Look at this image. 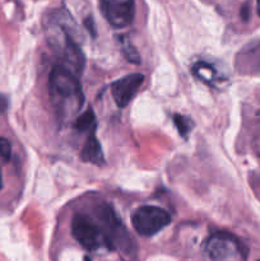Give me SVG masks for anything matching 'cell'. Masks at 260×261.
I'll return each instance as SVG.
<instances>
[{
    "label": "cell",
    "instance_id": "1",
    "mask_svg": "<svg viewBox=\"0 0 260 261\" xmlns=\"http://www.w3.org/2000/svg\"><path fill=\"white\" fill-rule=\"evenodd\" d=\"M69 19L70 17H68L65 13L56 10L47 15L45 27L48 42L55 48L56 53L63 58V66L78 75L83 69L84 56L78 42L76 40H74L73 35H71Z\"/></svg>",
    "mask_w": 260,
    "mask_h": 261
},
{
    "label": "cell",
    "instance_id": "2",
    "mask_svg": "<svg viewBox=\"0 0 260 261\" xmlns=\"http://www.w3.org/2000/svg\"><path fill=\"white\" fill-rule=\"evenodd\" d=\"M48 84L51 98L58 112L70 115L82 109L84 96L76 74L65 66L58 65L51 70Z\"/></svg>",
    "mask_w": 260,
    "mask_h": 261
},
{
    "label": "cell",
    "instance_id": "3",
    "mask_svg": "<svg viewBox=\"0 0 260 261\" xmlns=\"http://www.w3.org/2000/svg\"><path fill=\"white\" fill-rule=\"evenodd\" d=\"M98 227L103 236L105 245L112 250L119 251H132V239L127 236L126 229L119 221L116 214L110 206L101 205L97 209Z\"/></svg>",
    "mask_w": 260,
    "mask_h": 261
},
{
    "label": "cell",
    "instance_id": "4",
    "mask_svg": "<svg viewBox=\"0 0 260 261\" xmlns=\"http://www.w3.org/2000/svg\"><path fill=\"white\" fill-rule=\"evenodd\" d=\"M135 231L144 237L154 236L171 223V217L165 209L145 205L138 209L132 218Z\"/></svg>",
    "mask_w": 260,
    "mask_h": 261
},
{
    "label": "cell",
    "instance_id": "5",
    "mask_svg": "<svg viewBox=\"0 0 260 261\" xmlns=\"http://www.w3.org/2000/svg\"><path fill=\"white\" fill-rule=\"evenodd\" d=\"M206 254L211 261H245L246 252L242 245L228 233H216L206 244Z\"/></svg>",
    "mask_w": 260,
    "mask_h": 261
},
{
    "label": "cell",
    "instance_id": "6",
    "mask_svg": "<svg viewBox=\"0 0 260 261\" xmlns=\"http://www.w3.org/2000/svg\"><path fill=\"white\" fill-rule=\"evenodd\" d=\"M71 234L87 250H97L105 245L98 224L84 214H76L73 218Z\"/></svg>",
    "mask_w": 260,
    "mask_h": 261
},
{
    "label": "cell",
    "instance_id": "7",
    "mask_svg": "<svg viewBox=\"0 0 260 261\" xmlns=\"http://www.w3.org/2000/svg\"><path fill=\"white\" fill-rule=\"evenodd\" d=\"M101 8L112 27L124 28L133 22L134 0H101Z\"/></svg>",
    "mask_w": 260,
    "mask_h": 261
},
{
    "label": "cell",
    "instance_id": "8",
    "mask_svg": "<svg viewBox=\"0 0 260 261\" xmlns=\"http://www.w3.org/2000/svg\"><path fill=\"white\" fill-rule=\"evenodd\" d=\"M144 82V75L139 73L129 74L120 78L111 86V93L115 103L119 107H126L137 96L138 91Z\"/></svg>",
    "mask_w": 260,
    "mask_h": 261
},
{
    "label": "cell",
    "instance_id": "9",
    "mask_svg": "<svg viewBox=\"0 0 260 261\" xmlns=\"http://www.w3.org/2000/svg\"><path fill=\"white\" fill-rule=\"evenodd\" d=\"M81 157L84 162L93 163V165L97 166L103 165L105 158L101 149V144H99L98 139H97L96 135H94L93 133H92L88 137V139H87L86 144H84L83 149H82Z\"/></svg>",
    "mask_w": 260,
    "mask_h": 261
},
{
    "label": "cell",
    "instance_id": "10",
    "mask_svg": "<svg viewBox=\"0 0 260 261\" xmlns=\"http://www.w3.org/2000/svg\"><path fill=\"white\" fill-rule=\"evenodd\" d=\"M96 117H94V114L92 110H88L84 114H82L81 116L76 119L75 121V127L79 130V132H88L89 129L94 126L96 124Z\"/></svg>",
    "mask_w": 260,
    "mask_h": 261
},
{
    "label": "cell",
    "instance_id": "11",
    "mask_svg": "<svg viewBox=\"0 0 260 261\" xmlns=\"http://www.w3.org/2000/svg\"><path fill=\"white\" fill-rule=\"evenodd\" d=\"M121 48L122 53H124L125 58L127 59V61L133 64H139L140 63V56L138 54L137 48L132 45L130 41H127L125 37H121Z\"/></svg>",
    "mask_w": 260,
    "mask_h": 261
},
{
    "label": "cell",
    "instance_id": "12",
    "mask_svg": "<svg viewBox=\"0 0 260 261\" xmlns=\"http://www.w3.org/2000/svg\"><path fill=\"white\" fill-rule=\"evenodd\" d=\"M173 122H175L180 135H183V137H186V135L191 132V129H193L194 126L193 120H190L189 117L183 116V115H175V116H173Z\"/></svg>",
    "mask_w": 260,
    "mask_h": 261
},
{
    "label": "cell",
    "instance_id": "13",
    "mask_svg": "<svg viewBox=\"0 0 260 261\" xmlns=\"http://www.w3.org/2000/svg\"><path fill=\"white\" fill-rule=\"evenodd\" d=\"M10 155H12V145H10L9 140L0 138V158L3 161H9Z\"/></svg>",
    "mask_w": 260,
    "mask_h": 261
},
{
    "label": "cell",
    "instance_id": "14",
    "mask_svg": "<svg viewBox=\"0 0 260 261\" xmlns=\"http://www.w3.org/2000/svg\"><path fill=\"white\" fill-rule=\"evenodd\" d=\"M7 106H8L7 99H5L3 96H0V115H2L5 110H7Z\"/></svg>",
    "mask_w": 260,
    "mask_h": 261
},
{
    "label": "cell",
    "instance_id": "15",
    "mask_svg": "<svg viewBox=\"0 0 260 261\" xmlns=\"http://www.w3.org/2000/svg\"><path fill=\"white\" fill-rule=\"evenodd\" d=\"M256 4H257V12H259V14H260V0H257Z\"/></svg>",
    "mask_w": 260,
    "mask_h": 261
},
{
    "label": "cell",
    "instance_id": "16",
    "mask_svg": "<svg viewBox=\"0 0 260 261\" xmlns=\"http://www.w3.org/2000/svg\"><path fill=\"white\" fill-rule=\"evenodd\" d=\"M3 188V180H2V173H0V189Z\"/></svg>",
    "mask_w": 260,
    "mask_h": 261
},
{
    "label": "cell",
    "instance_id": "17",
    "mask_svg": "<svg viewBox=\"0 0 260 261\" xmlns=\"http://www.w3.org/2000/svg\"><path fill=\"white\" fill-rule=\"evenodd\" d=\"M259 261H260V260H259Z\"/></svg>",
    "mask_w": 260,
    "mask_h": 261
}]
</instances>
